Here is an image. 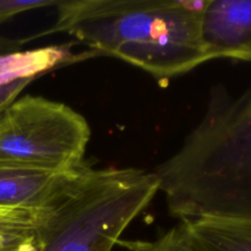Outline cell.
<instances>
[{
  "label": "cell",
  "mask_w": 251,
  "mask_h": 251,
  "mask_svg": "<svg viewBox=\"0 0 251 251\" xmlns=\"http://www.w3.org/2000/svg\"><path fill=\"white\" fill-rule=\"evenodd\" d=\"M208 0H60L47 33L149 73L161 86L213 60L201 37Z\"/></svg>",
  "instance_id": "cell-1"
},
{
  "label": "cell",
  "mask_w": 251,
  "mask_h": 251,
  "mask_svg": "<svg viewBox=\"0 0 251 251\" xmlns=\"http://www.w3.org/2000/svg\"><path fill=\"white\" fill-rule=\"evenodd\" d=\"M156 174L174 217L250 216L251 83L235 97L216 87L203 119Z\"/></svg>",
  "instance_id": "cell-2"
},
{
  "label": "cell",
  "mask_w": 251,
  "mask_h": 251,
  "mask_svg": "<svg viewBox=\"0 0 251 251\" xmlns=\"http://www.w3.org/2000/svg\"><path fill=\"white\" fill-rule=\"evenodd\" d=\"M158 191L156 172L81 164L39 211L34 251H112Z\"/></svg>",
  "instance_id": "cell-3"
},
{
  "label": "cell",
  "mask_w": 251,
  "mask_h": 251,
  "mask_svg": "<svg viewBox=\"0 0 251 251\" xmlns=\"http://www.w3.org/2000/svg\"><path fill=\"white\" fill-rule=\"evenodd\" d=\"M91 137L87 120L61 102L19 97L0 112V164L68 172L83 164Z\"/></svg>",
  "instance_id": "cell-4"
},
{
  "label": "cell",
  "mask_w": 251,
  "mask_h": 251,
  "mask_svg": "<svg viewBox=\"0 0 251 251\" xmlns=\"http://www.w3.org/2000/svg\"><path fill=\"white\" fill-rule=\"evenodd\" d=\"M201 37L213 60L251 61V0H208Z\"/></svg>",
  "instance_id": "cell-5"
},
{
  "label": "cell",
  "mask_w": 251,
  "mask_h": 251,
  "mask_svg": "<svg viewBox=\"0 0 251 251\" xmlns=\"http://www.w3.org/2000/svg\"><path fill=\"white\" fill-rule=\"evenodd\" d=\"M73 44L20 49L0 55V112L20 97L22 91L41 76L97 55L93 51L75 54Z\"/></svg>",
  "instance_id": "cell-6"
},
{
  "label": "cell",
  "mask_w": 251,
  "mask_h": 251,
  "mask_svg": "<svg viewBox=\"0 0 251 251\" xmlns=\"http://www.w3.org/2000/svg\"><path fill=\"white\" fill-rule=\"evenodd\" d=\"M74 169L56 173L0 164V208L43 210Z\"/></svg>",
  "instance_id": "cell-7"
},
{
  "label": "cell",
  "mask_w": 251,
  "mask_h": 251,
  "mask_svg": "<svg viewBox=\"0 0 251 251\" xmlns=\"http://www.w3.org/2000/svg\"><path fill=\"white\" fill-rule=\"evenodd\" d=\"M179 227L195 251H251V215L183 221Z\"/></svg>",
  "instance_id": "cell-8"
},
{
  "label": "cell",
  "mask_w": 251,
  "mask_h": 251,
  "mask_svg": "<svg viewBox=\"0 0 251 251\" xmlns=\"http://www.w3.org/2000/svg\"><path fill=\"white\" fill-rule=\"evenodd\" d=\"M38 215L24 210L0 213V251H34Z\"/></svg>",
  "instance_id": "cell-9"
},
{
  "label": "cell",
  "mask_w": 251,
  "mask_h": 251,
  "mask_svg": "<svg viewBox=\"0 0 251 251\" xmlns=\"http://www.w3.org/2000/svg\"><path fill=\"white\" fill-rule=\"evenodd\" d=\"M60 0H0V24L22 12L56 6Z\"/></svg>",
  "instance_id": "cell-10"
},
{
  "label": "cell",
  "mask_w": 251,
  "mask_h": 251,
  "mask_svg": "<svg viewBox=\"0 0 251 251\" xmlns=\"http://www.w3.org/2000/svg\"><path fill=\"white\" fill-rule=\"evenodd\" d=\"M151 251H195L181 228L176 227L167 232L161 239L157 240Z\"/></svg>",
  "instance_id": "cell-11"
},
{
  "label": "cell",
  "mask_w": 251,
  "mask_h": 251,
  "mask_svg": "<svg viewBox=\"0 0 251 251\" xmlns=\"http://www.w3.org/2000/svg\"><path fill=\"white\" fill-rule=\"evenodd\" d=\"M25 41H20V39H11L6 38V37H0V55L6 53H11V51L20 50L24 46Z\"/></svg>",
  "instance_id": "cell-12"
},
{
  "label": "cell",
  "mask_w": 251,
  "mask_h": 251,
  "mask_svg": "<svg viewBox=\"0 0 251 251\" xmlns=\"http://www.w3.org/2000/svg\"><path fill=\"white\" fill-rule=\"evenodd\" d=\"M6 211H10V210H6V208H0V213H2V212H6Z\"/></svg>",
  "instance_id": "cell-13"
}]
</instances>
